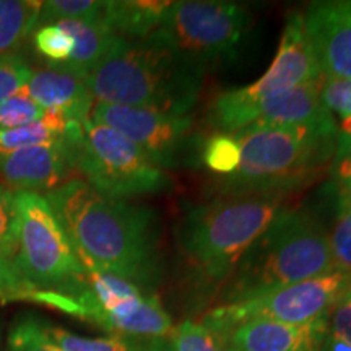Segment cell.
Instances as JSON below:
<instances>
[{
	"label": "cell",
	"instance_id": "d6a6232c",
	"mask_svg": "<svg viewBox=\"0 0 351 351\" xmlns=\"http://www.w3.org/2000/svg\"><path fill=\"white\" fill-rule=\"evenodd\" d=\"M320 99L327 111L340 119L351 116V78L322 77Z\"/></svg>",
	"mask_w": 351,
	"mask_h": 351
},
{
	"label": "cell",
	"instance_id": "4316f807",
	"mask_svg": "<svg viewBox=\"0 0 351 351\" xmlns=\"http://www.w3.org/2000/svg\"><path fill=\"white\" fill-rule=\"evenodd\" d=\"M320 346L326 351H351V287L333 306L327 335Z\"/></svg>",
	"mask_w": 351,
	"mask_h": 351
},
{
	"label": "cell",
	"instance_id": "52a82bcc",
	"mask_svg": "<svg viewBox=\"0 0 351 351\" xmlns=\"http://www.w3.org/2000/svg\"><path fill=\"white\" fill-rule=\"evenodd\" d=\"M15 199L19 231L13 267L34 289L75 296L85 287V269L49 202L33 192L15 194Z\"/></svg>",
	"mask_w": 351,
	"mask_h": 351
},
{
	"label": "cell",
	"instance_id": "836d02e7",
	"mask_svg": "<svg viewBox=\"0 0 351 351\" xmlns=\"http://www.w3.org/2000/svg\"><path fill=\"white\" fill-rule=\"evenodd\" d=\"M330 171L337 192L351 199V140L340 134H337Z\"/></svg>",
	"mask_w": 351,
	"mask_h": 351
},
{
	"label": "cell",
	"instance_id": "d4e9b609",
	"mask_svg": "<svg viewBox=\"0 0 351 351\" xmlns=\"http://www.w3.org/2000/svg\"><path fill=\"white\" fill-rule=\"evenodd\" d=\"M62 138L64 137H60L43 116L39 121L19 127V129L0 130V155L36 147V145L56 143Z\"/></svg>",
	"mask_w": 351,
	"mask_h": 351
},
{
	"label": "cell",
	"instance_id": "f1b7e54d",
	"mask_svg": "<svg viewBox=\"0 0 351 351\" xmlns=\"http://www.w3.org/2000/svg\"><path fill=\"white\" fill-rule=\"evenodd\" d=\"M44 111L46 109L39 106L23 86L19 93L0 104V130L19 129L36 122L44 116Z\"/></svg>",
	"mask_w": 351,
	"mask_h": 351
},
{
	"label": "cell",
	"instance_id": "5b68a950",
	"mask_svg": "<svg viewBox=\"0 0 351 351\" xmlns=\"http://www.w3.org/2000/svg\"><path fill=\"white\" fill-rule=\"evenodd\" d=\"M282 197L247 195L192 208L179 241L189 261L212 282L232 275L241 258L282 212Z\"/></svg>",
	"mask_w": 351,
	"mask_h": 351
},
{
	"label": "cell",
	"instance_id": "44dd1931",
	"mask_svg": "<svg viewBox=\"0 0 351 351\" xmlns=\"http://www.w3.org/2000/svg\"><path fill=\"white\" fill-rule=\"evenodd\" d=\"M43 330L60 351H169L160 345V340H135L117 335L88 339L46 322H43Z\"/></svg>",
	"mask_w": 351,
	"mask_h": 351
},
{
	"label": "cell",
	"instance_id": "ac0fdd59",
	"mask_svg": "<svg viewBox=\"0 0 351 351\" xmlns=\"http://www.w3.org/2000/svg\"><path fill=\"white\" fill-rule=\"evenodd\" d=\"M57 25L62 26L73 38L72 54L67 62L59 67L69 70L83 80L103 62L104 57L121 39L109 29L103 19L95 21H62Z\"/></svg>",
	"mask_w": 351,
	"mask_h": 351
},
{
	"label": "cell",
	"instance_id": "1f68e13d",
	"mask_svg": "<svg viewBox=\"0 0 351 351\" xmlns=\"http://www.w3.org/2000/svg\"><path fill=\"white\" fill-rule=\"evenodd\" d=\"M33 69L20 54H0V104L26 86Z\"/></svg>",
	"mask_w": 351,
	"mask_h": 351
},
{
	"label": "cell",
	"instance_id": "603a6c76",
	"mask_svg": "<svg viewBox=\"0 0 351 351\" xmlns=\"http://www.w3.org/2000/svg\"><path fill=\"white\" fill-rule=\"evenodd\" d=\"M337 270L351 275V199L337 192V210L328 234Z\"/></svg>",
	"mask_w": 351,
	"mask_h": 351
},
{
	"label": "cell",
	"instance_id": "484cf974",
	"mask_svg": "<svg viewBox=\"0 0 351 351\" xmlns=\"http://www.w3.org/2000/svg\"><path fill=\"white\" fill-rule=\"evenodd\" d=\"M33 46L47 65H62L73 51V38L60 25L39 26L33 34Z\"/></svg>",
	"mask_w": 351,
	"mask_h": 351
},
{
	"label": "cell",
	"instance_id": "ffe728a7",
	"mask_svg": "<svg viewBox=\"0 0 351 351\" xmlns=\"http://www.w3.org/2000/svg\"><path fill=\"white\" fill-rule=\"evenodd\" d=\"M43 2L0 0V54H19L38 29Z\"/></svg>",
	"mask_w": 351,
	"mask_h": 351
},
{
	"label": "cell",
	"instance_id": "6da1fadb",
	"mask_svg": "<svg viewBox=\"0 0 351 351\" xmlns=\"http://www.w3.org/2000/svg\"><path fill=\"white\" fill-rule=\"evenodd\" d=\"M85 270L152 287L160 275V221L152 208L108 199L82 179L44 195Z\"/></svg>",
	"mask_w": 351,
	"mask_h": 351
},
{
	"label": "cell",
	"instance_id": "4fadbf2b",
	"mask_svg": "<svg viewBox=\"0 0 351 351\" xmlns=\"http://www.w3.org/2000/svg\"><path fill=\"white\" fill-rule=\"evenodd\" d=\"M72 160L65 138L49 145L23 148L0 155V184L13 194H49L72 173Z\"/></svg>",
	"mask_w": 351,
	"mask_h": 351
},
{
	"label": "cell",
	"instance_id": "83f0119b",
	"mask_svg": "<svg viewBox=\"0 0 351 351\" xmlns=\"http://www.w3.org/2000/svg\"><path fill=\"white\" fill-rule=\"evenodd\" d=\"M7 351H60L43 330V320L26 315L13 324L8 333Z\"/></svg>",
	"mask_w": 351,
	"mask_h": 351
},
{
	"label": "cell",
	"instance_id": "4dcf8cb0",
	"mask_svg": "<svg viewBox=\"0 0 351 351\" xmlns=\"http://www.w3.org/2000/svg\"><path fill=\"white\" fill-rule=\"evenodd\" d=\"M19 210L12 191L0 184V257L12 262L16 251Z\"/></svg>",
	"mask_w": 351,
	"mask_h": 351
},
{
	"label": "cell",
	"instance_id": "7c38bea8",
	"mask_svg": "<svg viewBox=\"0 0 351 351\" xmlns=\"http://www.w3.org/2000/svg\"><path fill=\"white\" fill-rule=\"evenodd\" d=\"M302 15L322 75L351 78V0L313 2Z\"/></svg>",
	"mask_w": 351,
	"mask_h": 351
},
{
	"label": "cell",
	"instance_id": "9c48e42d",
	"mask_svg": "<svg viewBox=\"0 0 351 351\" xmlns=\"http://www.w3.org/2000/svg\"><path fill=\"white\" fill-rule=\"evenodd\" d=\"M350 287L351 275L333 270L306 282L219 306L205 315L204 326L218 337L241 322L256 319L291 326L327 322L333 306Z\"/></svg>",
	"mask_w": 351,
	"mask_h": 351
},
{
	"label": "cell",
	"instance_id": "f546056e",
	"mask_svg": "<svg viewBox=\"0 0 351 351\" xmlns=\"http://www.w3.org/2000/svg\"><path fill=\"white\" fill-rule=\"evenodd\" d=\"M173 351H223L213 332L204 324L184 320L171 333Z\"/></svg>",
	"mask_w": 351,
	"mask_h": 351
},
{
	"label": "cell",
	"instance_id": "d6986e66",
	"mask_svg": "<svg viewBox=\"0 0 351 351\" xmlns=\"http://www.w3.org/2000/svg\"><path fill=\"white\" fill-rule=\"evenodd\" d=\"M171 2L160 0H108L103 20L119 38L143 39L160 28Z\"/></svg>",
	"mask_w": 351,
	"mask_h": 351
},
{
	"label": "cell",
	"instance_id": "2e32d148",
	"mask_svg": "<svg viewBox=\"0 0 351 351\" xmlns=\"http://www.w3.org/2000/svg\"><path fill=\"white\" fill-rule=\"evenodd\" d=\"M322 77L319 80L304 83L287 93L263 101L257 109V116L252 124L274 127H315V129L337 130L332 114L327 111L320 99Z\"/></svg>",
	"mask_w": 351,
	"mask_h": 351
},
{
	"label": "cell",
	"instance_id": "30bf717a",
	"mask_svg": "<svg viewBox=\"0 0 351 351\" xmlns=\"http://www.w3.org/2000/svg\"><path fill=\"white\" fill-rule=\"evenodd\" d=\"M247 8L221 0L171 2L156 33L192 59L207 65L238 51L251 28Z\"/></svg>",
	"mask_w": 351,
	"mask_h": 351
},
{
	"label": "cell",
	"instance_id": "cb8c5ba5",
	"mask_svg": "<svg viewBox=\"0 0 351 351\" xmlns=\"http://www.w3.org/2000/svg\"><path fill=\"white\" fill-rule=\"evenodd\" d=\"M202 160L210 171L217 174H232L241 161V148L234 134L218 132L210 137L202 150Z\"/></svg>",
	"mask_w": 351,
	"mask_h": 351
},
{
	"label": "cell",
	"instance_id": "7a4b0ae2",
	"mask_svg": "<svg viewBox=\"0 0 351 351\" xmlns=\"http://www.w3.org/2000/svg\"><path fill=\"white\" fill-rule=\"evenodd\" d=\"M205 67L155 32L135 41L121 38L85 83L99 103L187 116L202 93Z\"/></svg>",
	"mask_w": 351,
	"mask_h": 351
},
{
	"label": "cell",
	"instance_id": "9a60e30c",
	"mask_svg": "<svg viewBox=\"0 0 351 351\" xmlns=\"http://www.w3.org/2000/svg\"><path fill=\"white\" fill-rule=\"evenodd\" d=\"M327 322L291 324L245 320L221 335H215L223 351H319L327 335Z\"/></svg>",
	"mask_w": 351,
	"mask_h": 351
},
{
	"label": "cell",
	"instance_id": "7402d4cb",
	"mask_svg": "<svg viewBox=\"0 0 351 351\" xmlns=\"http://www.w3.org/2000/svg\"><path fill=\"white\" fill-rule=\"evenodd\" d=\"M106 2V0H104ZM103 0H47L39 12L38 28L62 21H95L103 19Z\"/></svg>",
	"mask_w": 351,
	"mask_h": 351
},
{
	"label": "cell",
	"instance_id": "8fae6325",
	"mask_svg": "<svg viewBox=\"0 0 351 351\" xmlns=\"http://www.w3.org/2000/svg\"><path fill=\"white\" fill-rule=\"evenodd\" d=\"M90 119L117 130L134 142L161 169L178 165L192 129V117L147 108L95 101Z\"/></svg>",
	"mask_w": 351,
	"mask_h": 351
},
{
	"label": "cell",
	"instance_id": "5bb4252c",
	"mask_svg": "<svg viewBox=\"0 0 351 351\" xmlns=\"http://www.w3.org/2000/svg\"><path fill=\"white\" fill-rule=\"evenodd\" d=\"M80 319L90 320L112 335L135 340H161L171 337L173 322L156 296L138 295L114 301L108 306H95L78 300Z\"/></svg>",
	"mask_w": 351,
	"mask_h": 351
},
{
	"label": "cell",
	"instance_id": "d590c367",
	"mask_svg": "<svg viewBox=\"0 0 351 351\" xmlns=\"http://www.w3.org/2000/svg\"><path fill=\"white\" fill-rule=\"evenodd\" d=\"M337 130H339L340 135H343V137L351 140V116L340 119V127Z\"/></svg>",
	"mask_w": 351,
	"mask_h": 351
},
{
	"label": "cell",
	"instance_id": "ba28073f",
	"mask_svg": "<svg viewBox=\"0 0 351 351\" xmlns=\"http://www.w3.org/2000/svg\"><path fill=\"white\" fill-rule=\"evenodd\" d=\"M322 77L304 28V15L293 12L285 25L274 62L251 85L223 91L210 106L208 124L223 134H234L257 116L263 101L287 93Z\"/></svg>",
	"mask_w": 351,
	"mask_h": 351
},
{
	"label": "cell",
	"instance_id": "8992f818",
	"mask_svg": "<svg viewBox=\"0 0 351 351\" xmlns=\"http://www.w3.org/2000/svg\"><path fill=\"white\" fill-rule=\"evenodd\" d=\"M72 168L91 189L108 199L156 194L169 178L134 142L111 127L86 119L72 121L64 135Z\"/></svg>",
	"mask_w": 351,
	"mask_h": 351
},
{
	"label": "cell",
	"instance_id": "277c9868",
	"mask_svg": "<svg viewBox=\"0 0 351 351\" xmlns=\"http://www.w3.org/2000/svg\"><path fill=\"white\" fill-rule=\"evenodd\" d=\"M337 270L328 234L304 210L282 208L232 271L230 301L289 287Z\"/></svg>",
	"mask_w": 351,
	"mask_h": 351
},
{
	"label": "cell",
	"instance_id": "3957f363",
	"mask_svg": "<svg viewBox=\"0 0 351 351\" xmlns=\"http://www.w3.org/2000/svg\"><path fill=\"white\" fill-rule=\"evenodd\" d=\"M339 130L251 124L234 132L241 161L221 182L236 197L276 195L313 181L332 160Z\"/></svg>",
	"mask_w": 351,
	"mask_h": 351
},
{
	"label": "cell",
	"instance_id": "e0dca14e",
	"mask_svg": "<svg viewBox=\"0 0 351 351\" xmlns=\"http://www.w3.org/2000/svg\"><path fill=\"white\" fill-rule=\"evenodd\" d=\"M25 88L44 109H56L75 122L90 119L95 98L85 80L59 65L33 70V75Z\"/></svg>",
	"mask_w": 351,
	"mask_h": 351
},
{
	"label": "cell",
	"instance_id": "e575fe53",
	"mask_svg": "<svg viewBox=\"0 0 351 351\" xmlns=\"http://www.w3.org/2000/svg\"><path fill=\"white\" fill-rule=\"evenodd\" d=\"M36 291L32 285L23 280L10 261L0 257V301L29 300L32 293Z\"/></svg>",
	"mask_w": 351,
	"mask_h": 351
}]
</instances>
